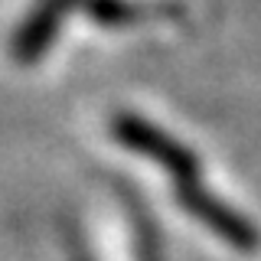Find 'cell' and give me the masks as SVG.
Masks as SVG:
<instances>
[{"label":"cell","mask_w":261,"mask_h":261,"mask_svg":"<svg viewBox=\"0 0 261 261\" xmlns=\"http://www.w3.org/2000/svg\"><path fill=\"white\" fill-rule=\"evenodd\" d=\"M173 196L196 222L212 228L225 245H232V248H239V251H255L261 245L258 228L251 225L242 212H235L228 202H222L216 193H209L206 186H202V179H190V183L173 186Z\"/></svg>","instance_id":"obj_2"},{"label":"cell","mask_w":261,"mask_h":261,"mask_svg":"<svg viewBox=\"0 0 261 261\" xmlns=\"http://www.w3.org/2000/svg\"><path fill=\"white\" fill-rule=\"evenodd\" d=\"M111 134L121 147H127V150L160 163L170 173V179H173V186L190 183V179H202L199 157H196L183 141H176L173 134H167L163 127H157L153 121L141 118V114H130V111L114 114Z\"/></svg>","instance_id":"obj_1"},{"label":"cell","mask_w":261,"mask_h":261,"mask_svg":"<svg viewBox=\"0 0 261 261\" xmlns=\"http://www.w3.org/2000/svg\"><path fill=\"white\" fill-rule=\"evenodd\" d=\"M72 10V0H36L33 10L20 20L13 39H10V56L16 65H33L49 53V46L59 36V27L65 13Z\"/></svg>","instance_id":"obj_3"},{"label":"cell","mask_w":261,"mask_h":261,"mask_svg":"<svg viewBox=\"0 0 261 261\" xmlns=\"http://www.w3.org/2000/svg\"><path fill=\"white\" fill-rule=\"evenodd\" d=\"M72 10H82L88 20L101 23L108 30H124L141 20H150L157 13H167L163 7L137 4V0H72Z\"/></svg>","instance_id":"obj_4"},{"label":"cell","mask_w":261,"mask_h":261,"mask_svg":"<svg viewBox=\"0 0 261 261\" xmlns=\"http://www.w3.org/2000/svg\"><path fill=\"white\" fill-rule=\"evenodd\" d=\"M121 199L127 206V216L134 222V251H137V261H163V251H160V232L153 225V219L147 216L144 202L137 199L134 193H127L124 186H118Z\"/></svg>","instance_id":"obj_5"}]
</instances>
